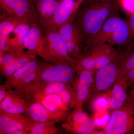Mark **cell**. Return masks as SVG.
Listing matches in <instances>:
<instances>
[{"mask_svg": "<svg viewBox=\"0 0 134 134\" xmlns=\"http://www.w3.org/2000/svg\"><path fill=\"white\" fill-rule=\"evenodd\" d=\"M115 0H100L84 7L77 13L74 23L85 36L87 43L97 35L108 18L118 13Z\"/></svg>", "mask_w": 134, "mask_h": 134, "instance_id": "6da1fadb", "label": "cell"}, {"mask_svg": "<svg viewBox=\"0 0 134 134\" xmlns=\"http://www.w3.org/2000/svg\"><path fill=\"white\" fill-rule=\"evenodd\" d=\"M76 70L75 66L44 62L38 71L35 79L21 92L25 94L32 101L34 96L53 82H62L74 86L76 79Z\"/></svg>", "mask_w": 134, "mask_h": 134, "instance_id": "7a4b0ae2", "label": "cell"}, {"mask_svg": "<svg viewBox=\"0 0 134 134\" xmlns=\"http://www.w3.org/2000/svg\"><path fill=\"white\" fill-rule=\"evenodd\" d=\"M130 38L127 22L117 13L108 18L97 35L87 42L86 48L98 45H121L126 44Z\"/></svg>", "mask_w": 134, "mask_h": 134, "instance_id": "3957f363", "label": "cell"}, {"mask_svg": "<svg viewBox=\"0 0 134 134\" xmlns=\"http://www.w3.org/2000/svg\"><path fill=\"white\" fill-rule=\"evenodd\" d=\"M113 47L106 44L88 47L76 61V66L96 73L117 57V52Z\"/></svg>", "mask_w": 134, "mask_h": 134, "instance_id": "277c9868", "label": "cell"}, {"mask_svg": "<svg viewBox=\"0 0 134 134\" xmlns=\"http://www.w3.org/2000/svg\"><path fill=\"white\" fill-rule=\"evenodd\" d=\"M134 133V106L126 102L121 108L114 110L104 133L126 134Z\"/></svg>", "mask_w": 134, "mask_h": 134, "instance_id": "5b68a950", "label": "cell"}, {"mask_svg": "<svg viewBox=\"0 0 134 134\" xmlns=\"http://www.w3.org/2000/svg\"><path fill=\"white\" fill-rule=\"evenodd\" d=\"M58 31L70 56L76 62L86 49L87 40L85 36L73 21L63 25Z\"/></svg>", "mask_w": 134, "mask_h": 134, "instance_id": "8992f818", "label": "cell"}, {"mask_svg": "<svg viewBox=\"0 0 134 134\" xmlns=\"http://www.w3.org/2000/svg\"><path fill=\"white\" fill-rule=\"evenodd\" d=\"M0 7L2 15L32 23H40L31 0H0Z\"/></svg>", "mask_w": 134, "mask_h": 134, "instance_id": "52a82bcc", "label": "cell"}, {"mask_svg": "<svg viewBox=\"0 0 134 134\" xmlns=\"http://www.w3.org/2000/svg\"><path fill=\"white\" fill-rule=\"evenodd\" d=\"M25 46L26 49L35 53L46 62L54 64L50 55L47 39L43 28L39 23L32 24L25 38Z\"/></svg>", "mask_w": 134, "mask_h": 134, "instance_id": "ba28073f", "label": "cell"}, {"mask_svg": "<svg viewBox=\"0 0 134 134\" xmlns=\"http://www.w3.org/2000/svg\"><path fill=\"white\" fill-rule=\"evenodd\" d=\"M48 42L49 52L54 64H68L76 66V62L70 56L58 29H43Z\"/></svg>", "mask_w": 134, "mask_h": 134, "instance_id": "9c48e42d", "label": "cell"}, {"mask_svg": "<svg viewBox=\"0 0 134 134\" xmlns=\"http://www.w3.org/2000/svg\"><path fill=\"white\" fill-rule=\"evenodd\" d=\"M76 68L77 77L73 88L75 100L73 111H83V104L88 98L96 73L77 66Z\"/></svg>", "mask_w": 134, "mask_h": 134, "instance_id": "30bf717a", "label": "cell"}, {"mask_svg": "<svg viewBox=\"0 0 134 134\" xmlns=\"http://www.w3.org/2000/svg\"><path fill=\"white\" fill-rule=\"evenodd\" d=\"M83 0H60L59 7L52 18L41 26L43 29H58L63 25L73 21Z\"/></svg>", "mask_w": 134, "mask_h": 134, "instance_id": "8fae6325", "label": "cell"}, {"mask_svg": "<svg viewBox=\"0 0 134 134\" xmlns=\"http://www.w3.org/2000/svg\"><path fill=\"white\" fill-rule=\"evenodd\" d=\"M36 121L21 114L6 113L0 110V134H14L22 130L29 131Z\"/></svg>", "mask_w": 134, "mask_h": 134, "instance_id": "7c38bea8", "label": "cell"}, {"mask_svg": "<svg viewBox=\"0 0 134 134\" xmlns=\"http://www.w3.org/2000/svg\"><path fill=\"white\" fill-rule=\"evenodd\" d=\"M116 58L96 72L91 86L92 91L96 93L105 91L116 81L118 69L121 63Z\"/></svg>", "mask_w": 134, "mask_h": 134, "instance_id": "4fadbf2b", "label": "cell"}, {"mask_svg": "<svg viewBox=\"0 0 134 134\" xmlns=\"http://www.w3.org/2000/svg\"><path fill=\"white\" fill-rule=\"evenodd\" d=\"M31 102L24 93L9 88L7 90L5 98L0 103V110L6 113L27 116L28 108Z\"/></svg>", "mask_w": 134, "mask_h": 134, "instance_id": "5bb4252c", "label": "cell"}, {"mask_svg": "<svg viewBox=\"0 0 134 134\" xmlns=\"http://www.w3.org/2000/svg\"><path fill=\"white\" fill-rule=\"evenodd\" d=\"M40 103L48 112L55 115L62 122L68 120L69 116V108L59 95L53 94L48 96L35 98L32 101Z\"/></svg>", "mask_w": 134, "mask_h": 134, "instance_id": "9a60e30c", "label": "cell"}, {"mask_svg": "<svg viewBox=\"0 0 134 134\" xmlns=\"http://www.w3.org/2000/svg\"><path fill=\"white\" fill-rule=\"evenodd\" d=\"M32 24L22 22L11 32L8 37L6 52L21 53L25 51V38Z\"/></svg>", "mask_w": 134, "mask_h": 134, "instance_id": "2e32d148", "label": "cell"}, {"mask_svg": "<svg viewBox=\"0 0 134 134\" xmlns=\"http://www.w3.org/2000/svg\"><path fill=\"white\" fill-rule=\"evenodd\" d=\"M128 83L126 79H122L114 84L108 100V106L110 109L113 110L119 109L126 103Z\"/></svg>", "mask_w": 134, "mask_h": 134, "instance_id": "e0dca14e", "label": "cell"}, {"mask_svg": "<svg viewBox=\"0 0 134 134\" xmlns=\"http://www.w3.org/2000/svg\"><path fill=\"white\" fill-rule=\"evenodd\" d=\"M60 0H36L34 8L41 26L52 18L58 11Z\"/></svg>", "mask_w": 134, "mask_h": 134, "instance_id": "ac0fdd59", "label": "cell"}, {"mask_svg": "<svg viewBox=\"0 0 134 134\" xmlns=\"http://www.w3.org/2000/svg\"><path fill=\"white\" fill-rule=\"evenodd\" d=\"M23 21L2 15L0 21V54L6 52L8 37L11 32Z\"/></svg>", "mask_w": 134, "mask_h": 134, "instance_id": "d6986e66", "label": "cell"}, {"mask_svg": "<svg viewBox=\"0 0 134 134\" xmlns=\"http://www.w3.org/2000/svg\"><path fill=\"white\" fill-rule=\"evenodd\" d=\"M37 55L35 53L27 50L16 57L3 69L1 70V75L7 79L18 70L28 63L37 60Z\"/></svg>", "mask_w": 134, "mask_h": 134, "instance_id": "ffe728a7", "label": "cell"}, {"mask_svg": "<svg viewBox=\"0 0 134 134\" xmlns=\"http://www.w3.org/2000/svg\"><path fill=\"white\" fill-rule=\"evenodd\" d=\"M44 63L39 62L37 59L31 62L6 79L3 86L6 90L10 88L12 85L39 69Z\"/></svg>", "mask_w": 134, "mask_h": 134, "instance_id": "44dd1931", "label": "cell"}, {"mask_svg": "<svg viewBox=\"0 0 134 134\" xmlns=\"http://www.w3.org/2000/svg\"><path fill=\"white\" fill-rule=\"evenodd\" d=\"M27 116L32 120L38 122L54 121L60 122L55 115L51 113L43 107L40 103L33 101L29 105Z\"/></svg>", "mask_w": 134, "mask_h": 134, "instance_id": "7402d4cb", "label": "cell"}, {"mask_svg": "<svg viewBox=\"0 0 134 134\" xmlns=\"http://www.w3.org/2000/svg\"><path fill=\"white\" fill-rule=\"evenodd\" d=\"M57 122L54 121L44 122L36 121L31 128L30 134H55L58 129L55 126Z\"/></svg>", "mask_w": 134, "mask_h": 134, "instance_id": "603a6c76", "label": "cell"}, {"mask_svg": "<svg viewBox=\"0 0 134 134\" xmlns=\"http://www.w3.org/2000/svg\"><path fill=\"white\" fill-rule=\"evenodd\" d=\"M96 128V123L93 119L89 118L86 122L80 125L64 127L68 131L76 134L93 133Z\"/></svg>", "mask_w": 134, "mask_h": 134, "instance_id": "cb8c5ba5", "label": "cell"}, {"mask_svg": "<svg viewBox=\"0 0 134 134\" xmlns=\"http://www.w3.org/2000/svg\"><path fill=\"white\" fill-rule=\"evenodd\" d=\"M134 68V50L124 60L118 69L117 81L124 79L127 74Z\"/></svg>", "mask_w": 134, "mask_h": 134, "instance_id": "d4e9b609", "label": "cell"}, {"mask_svg": "<svg viewBox=\"0 0 134 134\" xmlns=\"http://www.w3.org/2000/svg\"><path fill=\"white\" fill-rule=\"evenodd\" d=\"M68 85H69L62 82H53L48 84L43 89V90L34 96L32 100L35 98L41 97L51 94H56Z\"/></svg>", "mask_w": 134, "mask_h": 134, "instance_id": "484cf974", "label": "cell"}, {"mask_svg": "<svg viewBox=\"0 0 134 134\" xmlns=\"http://www.w3.org/2000/svg\"><path fill=\"white\" fill-rule=\"evenodd\" d=\"M56 94L60 97L70 108L74 107L75 104L74 93L73 88H71V86L68 85Z\"/></svg>", "mask_w": 134, "mask_h": 134, "instance_id": "4316f807", "label": "cell"}, {"mask_svg": "<svg viewBox=\"0 0 134 134\" xmlns=\"http://www.w3.org/2000/svg\"><path fill=\"white\" fill-rule=\"evenodd\" d=\"M22 53L6 52L3 54H0V69H3Z\"/></svg>", "mask_w": 134, "mask_h": 134, "instance_id": "83f0119b", "label": "cell"}, {"mask_svg": "<svg viewBox=\"0 0 134 134\" xmlns=\"http://www.w3.org/2000/svg\"><path fill=\"white\" fill-rule=\"evenodd\" d=\"M118 8H120L130 15L134 14V0H115Z\"/></svg>", "mask_w": 134, "mask_h": 134, "instance_id": "f1b7e54d", "label": "cell"}, {"mask_svg": "<svg viewBox=\"0 0 134 134\" xmlns=\"http://www.w3.org/2000/svg\"><path fill=\"white\" fill-rule=\"evenodd\" d=\"M127 22L130 31V38L134 37V14L129 15V19Z\"/></svg>", "mask_w": 134, "mask_h": 134, "instance_id": "f546056e", "label": "cell"}, {"mask_svg": "<svg viewBox=\"0 0 134 134\" xmlns=\"http://www.w3.org/2000/svg\"><path fill=\"white\" fill-rule=\"evenodd\" d=\"M124 79H126L129 83L134 85V68L127 74Z\"/></svg>", "mask_w": 134, "mask_h": 134, "instance_id": "4dcf8cb0", "label": "cell"}, {"mask_svg": "<svg viewBox=\"0 0 134 134\" xmlns=\"http://www.w3.org/2000/svg\"><path fill=\"white\" fill-rule=\"evenodd\" d=\"M7 90L5 89L2 85L0 86V103L5 98L7 93Z\"/></svg>", "mask_w": 134, "mask_h": 134, "instance_id": "1f68e13d", "label": "cell"}, {"mask_svg": "<svg viewBox=\"0 0 134 134\" xmlns=\"http://www.w3.org/2000/svg\"><path fill=\"white\" fill-rule=\"evenodd\" d=\"M99 1H100V0H83V4H84V5H87V4H89L90 3H92L95 2Z\"/></svg>", "mask_w": 134, "mask_h": 134, "instance_id": "d6a6232c", "label": "cell"}, {"mask_svg": "<svg viewBox=\"0 0 134 134\" xmlns=\"http://www.w3.org/2000/svg\"><path fill=\"white\" fill-rule=\"evenodd\" d=\"M132 100L133 102V104L134 106V89H133V90L132 91Z\"/></svg>", "mask_w": 134, "mask_h": 134, "instance_id": "836d02e7", "label": "cell"}, {"mask_svg": "<svg viewBox=\"0 0 134 134\" xmlns=\"http://www.w3.org/2000/svg\"><path fill=\"white\" fill-rule=\"evenodd\" d=\"M31 1L32 2V3H34L36 1V0H31Z\"/></svg>", "mask_w": 134, "mask_h": 134, "instance_id": "e575fe53", "label": "cell"}]
</instances>
